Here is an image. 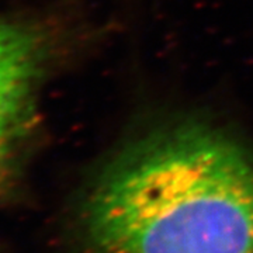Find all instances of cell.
I'll list each match as a JSON object with an SVG mask.
<instances>
[{
  "mask_svg": "<svg viewBox=\"0 0 253 253\" xmlns=\"http://www.w3.org/2000/svg\"><path fill=\"white\" fill-rule=\"evenodd\" d=\"M44 45L33 30L0 21V190L31 129Z\"/></svg>",
  "mask_w": 253,
  "mask_h": 253,
  "instance_id": "7a4b0ae2",
  "label": "cell"
},
{
  "mask_svg": "<svg viewBox=\"0 0 253 253\" xmlns=\"http://www.w3.org/2000/svg\"><path fill=\"white\" fill-rule=\"evenodd\" d=\"M83 253H253V156L183 123L126 146L81 201Z\"/></svg>",
  "mask_w": 253,
  "mask_h": 253,
  "instance_id": "6da1fadb",
  "label": "cell"
}]
</instances>
